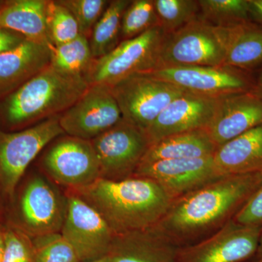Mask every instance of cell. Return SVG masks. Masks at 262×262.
<instances>
[{"mask_svg": "<svg viewBox=\"0 0 262 262\" xmlns=\"http://www.w3.org/2000/svg\"><path fill=\"white\" fill-rule=\"evenodd\" d=\"M262 185V172L222 176L174 199L152 230L177 247L199 242L234 218Z\"/></svg>", "mask_w": 262, "mask_h": 262, "instance_id": "1", "label": "cell"}, {"mask_svg": "<svg viewBox=\"0 0 262 262\" xmlns=\"http://www.w3.org/2000/svg\"><path fill=\"white\" fill-rule=\"evenodd\" d=\"M69 190L96 209L115 234L152 229L173 201L158 183L138 177L120 181L98 179Z\"/></svg>", "mask_w": 262, "mask_h": 262, "instance_id": "2", "label": "cell"}, {"mask_svg": "<svg viewBox=\"0 0 262 262\" xmlns=\"http://www.w3.org/2000/svg\"><path fill=\"white\" fill-rule=\"evenodd\" d=\"M89 87L84 77L69 75L50 64L0 98V130H21L61 115Z\"/></svg>", "mask_w": 262, "mask_h": 262, "instance_id": "3", "label": "cell"}, {"mask_svg": "<svg viewBox=\"0 0 262 262\" xmlns=\"http://www.w3.org/2000/svg\"><path fill=\"white\" fill-rule=\"evenodd\" d=\"M55 184L42 172L27 170L7 204L4 224L20 229L32 238L61 232L67 198Z\"/></svg>", "mask_w": 262, "mask_h": 262, "instance_id": "4", "label": "cell"}, {"mask_svg": "<svg viewBox=\"0 0 262 262\" xmlns=\"http://www.w3.org/2000/svg\"><path fill=\"white\" fill-rule=\"evenodd\" d=\"M164 36L161 28L155 27L122 41L106 56L94 59L84 79L89 85L110 87L132 76L149 73L159 66Z\"/></svg>", "mask_w": 262, "mask_h": 262, "instance_id": "5", "label": "cell"}, {"mask_svg": "<svg viewBox=\"0 0 262 262\" xmlns=\"http://www.w3.org/2000/svg\"><path fill=\"white\" fill-rule=\"evenodd\" d=\"M60 117L21 130H0V190L6 206L32 162L52 141L64 135Z\"/></svg>", "mask_w": 262, "mask_h": 262, "instance_id": "6", "label": "cell"}, {"mask_svg": "<svg viewBox=\"0 0 262 262\" xmlns=\"http://www.w3.org/2000/svg\"><path fill=\"white\" fill-rule=\"evenodd\" d=\"M39 160L42 173L66 189L86 187L100 179L99 162L91 141L64 134L43 149Z\"/></svg>", "mask_w": 262, "mask_h": 262, "instance_id": "7", "label": "cell"}, {"mask_svg": "<svg viewBox=\"0 0 262 262\" xmlns=\"http://www.w3.org/2000/svg\"><path fill=\"white\" fill-rule=\"evenodd\" d=\"M182 88L187 92L211 98L254 91L251 72L229 67L163 65L145 74Z\"/></svg>", "mask_w": 262, "mask_h": 262, "instance_id": "8", "label": "cell"}, {"mask_svg": "<svg viewBox=\"0 0 262 262\" xmlns=\"http://www.w3.org/2000/svg\"><path fill=\"white\" fill-rule=\"evenodd\" d=\"M122 119L145 131L174 99L187 91L147 75L132 76L110 86Z\"/></svg>", "mask_w": 262, "mask_h": 262, "instance_id": "9", "label": "cell"}, {"mask_svg": "<svg viewBox=\"0 0 262 262\" xmlns=\"http://www.w3.org/2000/svg\"><path fill=\"white\" fill-rule=\"evenodd\" d=\"M163 65H225V47L220 29L198 18L165 34L158 67Z\"/></svg>", "mask_w": 262, "mask_h": 262, "instance_id": "10", "label": "cell"}, {"mask_svg": "<svg viewBox=\"0 0 262 262\" xmlns=\"http://www.w3.org/2000/svg\"><path fill=\"white\" fill-rule=\"evenodd\" d=\"M100 166V179L124 180L134 177L150 142L145 132L123 119L92 141Z\"/></svg>", "mask_w": 262, "mask_h": 262, "instance_id": "11", "label": "cell"}, {"mask_svg": "<svg viewBox=\"0 0 262 262\" xmlns=\"http://www.w3.org/2000/svg\"><path fill=\"white\" fill-rule=\"evenodd\" d=\"M61 233L73 247L80 262L107 256L115 234L96 209L69 189Z\"/></svg>", "mask_w": 262, "mask_h": 262, "instance_id": "12", "label": "cell"}, {"mask_svg": "<svg viewBox=\"0 0 262 262\" xmlns=\"http://www.w3.org/2000/svg\"><path fill=\"white\" fill-rule=\"evenodd\" d=\"M121 111L110 87L92 84L61 115L59 123L67 135L92 141L117 125Z\"/></svg>", "mask_w": 262, "mask_h": 262, "instance_id": "13", "label": "cell"}, {"mask_svg": "<svg viewBox=\"0 0 262 262\" xmlns=\"http://www.w3.org/2000/svg\"><path fill=\"white\" fill-rule=\"evenodd\" d=\"M262 226L239 225L233 220L199 242L179 248L177 262H241L254 256Z\"/></svg>", "mask_w": 262, "mask_h": 262, "instance_id": "14", "label": "cell"}, {"mask_svg": "<svg viewBox=\"0 0 262 262\" xmlns=\"http://www.w3.org/2000/svg\"><path fill=\"white\" fill-rule=\"evenodd\" d=\"M134 177L155 181L174 200L222 176L215 168L213 157H208L141 163Z\"/></svg>", "mask_w": 262, "mask_h": 262, "instance_id": "15", "label": "cell"}, {"mask_svg": "<svg viewBox=\"0 0 262 262\" xmlns=\"http://www.w3.org/2000/svg\"><path fill=\"white\" fill-rule=\"evenodd\" d=\"M260 125L262 96L250 91L219 98L213 116L205 130L219 147Z\"/></svg>", "mask_w": 262, "mask_h": 262, "instance_id": "16", "label": "cell"}, {"mask_svg": "<svg viewBox=\"0 0 262 262\" xmlns=\"http://www.w3.org/2000/svg\"><path fill=\"white\" fill-rule=\"evenodd\" d=\"M219 98L185 92L174 99L144 131L150 145L167 136L206 128Z\"/></svg>", "mask_w": 262, "mask_h": 262, "instance_id": "17", "label": "cell"}, {"mask_svg": "<svg viewBox=\"0 0 262 262\" xmlns=\"http://www.w3.org/2000/svg\"><path fill=\"white\" fill-rule=\"evenodd\" d=\"M50 64L48 45L28 39L0 54V98L18 89Z\"/></svg>", "mask_w": 262, "mask_h": 262, "instance_id": "18", "label": "cell"}, {"mask_svg": "<svg viewBox=\"0 0 262 262\" xmlns=\"http://www.w3.org/2000/svg\"><path fill=\"white\" fill-rule=\"evenodd\" d=\"M178 250L150 229L115 234L108 256L111 262H177Z\"/></svg>", "mask_w": 262, "mask_h": 262, "instance_id": "19", "label": "cell"}, {"mask_svg": "<svg viewBox=\"0 0 262 262\" xmlns=\"http://www.w3.org/2000/svg\"><path fill=\"white\" fill-rule=\"evenodd\" d=\"M213 158L222 176L262 172V125L219 146Z\"/></svg>", "mask_w": 262, "mask_h": 262, "instance_id": "20", "label": "cell"}, {"mask_svg": "<svg viewBox=\"0 0 262 262\" xmlns=\"http://www.w3.org/2000/svg\"><path fill=\"white\" fill-rule=\"evenodd\" d=\"M219 29L225 47V66L249 72L262 69V26L249 20Z\"/></svg>", "mask_w": 262, "mask_h": 262, "instance_id": "21", "label": "cell"}, {"mask_svg": "<svg viewBox=\"0 0 262 262\" xmlns=\"http://www.w3.org/2000/svg\"><path fill=\"white\" fill-rule=\"evenodd\" d=\"M47 0H1L0 29L23 34L28 40L50 44L46 25Z\"/></svg>", "mask_w": 262, "mask_h": 262, "instance_id": "22", "label": "cell"}, {"mask_svg": "<svg viewBox=\"0 0 262 262\" xmlns=\"http://www.w3.org/2000/svg\"><path fill=\"white\" fill-rule=\"evenodd\" d=\"M218 146L205 129L167 136L150 145L141 163L213 157Z\"/></svg>", "mask_w": 262, "mask_h": 262, "instance_id": "23", "label": "cell"}, {"mask_svg": "<svg viewBox=\"0 0 262 262\" xmlns=\"http://www.w3.org/2000/svg\"><path fill=\"white\" fill-rule=\"evenodd\" d=\"M130 0H113L95 25L89 38L94 59L106 56L121 42L122 19Z\"/></svg>", "mask_w": 262, "mask_h": 262, "instance_id": "24", "label": "cell"}, {"mask_svg": "<svg viewBox=\"0 0 262 262\" xmlns=\"http://www.w3.org/2000/svg\"><path fill=\"white\" fill-rule=\"evenodd\" d=\"M48 47L52 67L69 75L84 77L94 61L89 39L82 34L61 46Z\"/></svg>", "mask_w": 262, "mask_h": 262, "instance_id": "25", "label": "cell"}, {"mask_svg": "<svg viewBox=\"0 0 262 262\" xmlns=\"http://www.w3.org/2000/svg\"><path fill=\"white\" fill-rule=\"evenodd\" d=\"M199 18L216 27L249 21L248 0H198Z\"/></svg>", "mask_w": 262, "mask_h": 262, "instance_id": "26", "label": "cell"}, {"mask_svg": "<svg viewBox=\"0 0 262 262\" xmlns=\"http://www.w3.org/2000/svg\"><path fill=\"white\" fill-rule=\"evenodd\" d=\"M159 27L165 34L182 28L199 18L198 0H153Z\"/></svg>", "mask_w": 262, "mask_h": 262, "instance_id": "27", "label": "cell"}, {"mask_svg": "<svg viewBox=\"0 0 262 262\" xmlns=\"http://www.w3.org/2000/svg\"><path fill=\"white\" fill-rule=\"evenodd\" d=\"M46 25L50 44L54 46L70 42L80 34L75 18L58 0H47Z\"/></svg>", "mask_w": 262, "mask_h": 262, "instance_id": "28", "label": "cell"}, {"mask_svg": "<svg viewBox=\"0 0 262 262\" xmlns=\"http://www.w3.org/2000/svg\"><path fill=\"white\" fill-rule=\"evenodd\" d=\"M159 27L153 0H134L127 7L122 19L121 42L138 37Z\"/></svg>", "mask_w": 262, "mask_h": 262, "instance_id": "29", "label": "cell"}, {"mask_svg": "<svg viewBox=\"0 0 262 262\" xmlns=\"http://www.w3.org/2000/svg\"><path fill=\"white\" fill-rule=\"evenodd\" d=\"M35 262H80L61 232L32 237Z\"/></svg>", "mask_w": 262, "mask_h": 262, "instance_id": "30", "label": "cell"}, {"mask_svg": "<svg viewBox=\"0 0 262 262\" xmlns=\"http://www.w3.org/2000/svg\"><path fill=\"white\" fill-rule=\"evenodd\" d=\"M70 10L78 24L80 34L89 39L95 25L110 1L106 0H58Z\"/></svg>", "mask_w": 262, "mask_h": 262, "instance_id": "31", "label": "cell"}, {"mask_svg": "<svg viewBox=\"0 0 262 262\" xmlns=\"http://www.w3.org/2000/svg\"><path fill=\"white\" fill-rule=\"evenodd\" d=\"M4 238L2 262H35L32 237L5 223Z\"/></svg>", "mask_w": 262, "mask_h": 262, "instance_id": "32", "label": "cell"}, {"mask_svg": "<svg viewBox=\"0 0 262 262\" xmlns=\"http://www.w3.org/2000/svg\"><path fill=\"white\" fill-rule=\"evenodd\" d=\"M232 220L239 225L262 226V185Z\"/></svg>", "mask_w": 262, "mask_h": 262, "instance_id": "33", "label": "cell"}, {"mask_svg": "<svg viewBox=\"0 0 262 262\" xmlns=\"http://www.w3.org/2000/svg\"><path fill=\"white\" fill-rule=\"evenodd\" d=\"M25 40L27 38L20 33L0 29V54L16 48Z\"/></svg>", "mask_w": 262, "mask_h": 262, "instance_id": "34", "label": "cell"}, {"mask_svg": "<svg viewBox=\"0 0 262 262\" xmlns=\"http://www.w3.org/2000/svg\"><path fill=\"white\" fill-rule=\"evenodd\" d=\"M250 20L262 26V0H248Z\"/></svg>", "mask_w": 262, "mask_h": 262, "instance_id": "35", "label": "cell"}, {"mask_svg": "<svg viewBox=\"0 0 262 262\" xmlns=\"http://www.w3.org/2000/svg\"><path fill=\"white\" fill-rule=\"evenodd\" d=\"M5 208H6V204L1 190H0V225L4 224L5 217Z\"/></svg>", "mask_w": 262, "mask_h": 262, "instance_id": "36", "label": "cell"}, {"mask_svg": "<svg viewBox=\"0 0 262 262\" xmlns=\"http://www.w3.org/2000/svg\"><path fill=\"white\" fill-rule=\"evenodd\" d=\"M4 246V224H1V225H0V262H2V258H3Z\"/></svg>", "mask_w": 262, "mask_h": 262, "instance_id": "37", "label": "cell"}, {"mask_svg": "<svg viewBox=\"0 0 262 262\" xmlns=\"http://www.w3.org/2000/svg\"><path fill=\"white\" fill-rule=\"evenodd\" d=\"M254 91L256 94L262 96V69L256 78V84H255Z\"/></svg>", "mask_w": 262, "mask_h": 262, "instance_id": "38", "label": "cell"}, {"mask_svg": "<svg viewBox=\"0 0 262 262\" xmlns=\"http://www.w3.org/2000/svg\"><path fill=\"white\" fill-rule=\"evenodd\" d=\"M254 256L256 257V262H262V232L261 237H260L259 243H258L257 251H256Z\"/></svg>", "mask_w": 262, "mask_h": 262, "instance_id": "39", "label": "cell"}, {"mask_svg": "<svg viewBox=\"0 0 262 262\" xmlns=\"http://www.w3.org/2000/svg\"><path fill=\"white\" fill-rule=\"evenodd\" d=\"M87 262H111V260H110V258L108 257L107 255V256H104V257L98 258V259L94 260V261Z\"/></svg>", "mask_w": 262, "mask_h": 262, "instance_id": "40", "label": "cell"}, {"mask_svg": "<svg viewBox=\"0 0 262 262\" xmlns=\"http://www.w3.org/2000/svg\"><path fill=\"white\" fill-rule=\"evenodd\" d=\"M0 1H1V0H0Z\"/></svg>", "mask_w": 262, "mask_h": 262, "instance_id": "41", "label": "cell"}]
</instances>
